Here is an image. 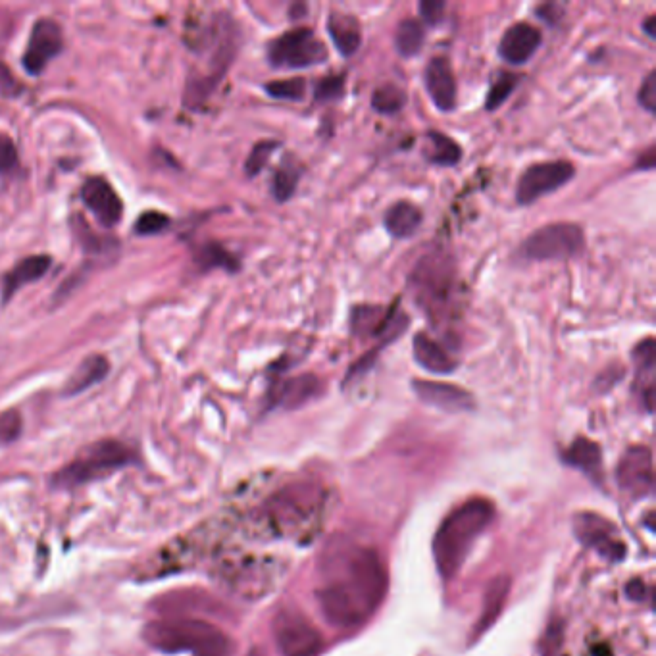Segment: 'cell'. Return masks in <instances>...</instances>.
Masks as SVG:
<instances>
[{
	"mask_svg": "<svg viewBox=\"0 0 656 656\" xmlns=\"http://www.w3.org/2000/svg\"><path fill=\"white\" fill-rule=\"evenodd\" d=\"M316 599L324 618L335 628L364 624L385 599L387 570L381 556L368 547H331L322 564Z\"/></svg>",
	"mask_w": 656,
	"mask_h": 656,
	"instance_id": "obj_1",
	"label": "cell"
},
{
	"mask_svg": "<svg viewBox=\"0 0 656 656\" xmlns=\"http://www.w3.org/2000/svg\"><path fill=\"white\" fill-rule=\"evenodd\" d=\"M495 518V506L487 499H472L453 510L433 539V558L437 572L453 580L466 562L476 539Z\"/></svg>",
	"mask_w": 656,
	"mask_h": 656,
	"instance_id": "obj_2",
	"label": "cell"
},
{
	"mask_svg": "<svg viewBox=\"0 0 656 656\" xmlns=\"http://www.w3.org/2000/svg\"><path fill=\"white\" fill-rule=\"evenodd\" d=\"M322 503L318 493L303 485L283 489L251 520V535L260 539L293 535L303 541L318 530Z\"/></svg>",
	"mask_w": 656,
	"mask_h": 656,
	"instance_id": "obj_3",
	"label": "cell"
},
{
	"mask_svg": "<svg viewBox=\"0 0 656 656\" xmlns=\"http://www.w3.org/2000/svg\"><path fill=\"white\" fill-rule=\"evenodd\" d=\"M143 639L152 649L168 655L231 656L233 643L220 628L195 618H174L151 622L143 630Z\"/></svg>",
	"mask_w": 656,
	"mask_h": 656,
	"instance_id": "obj_4",
	"label": "cell"
},
{
	"mask_svg": "<svg viewBox=\"0 0 656 656\" xmlns=\"http://www.w3.org/2000/svg\"><path fill=\"white\" fill-rule=\"evenodd\" d=\"M133 458L135 455L127 449L124 443L104 439V441L93 443L87 449H83L68 466H64L54 476L52 483L56 487L70 489L77 485H85L89 481L102 480V478L118 472L129 462H133Z\"/></svg>",
	"mask_w": 656,
	"mask_h": 656,
	"instance_id": "obj_5",
	"label": "cell"
},
{
	"mask_svg": "<svg viewBox=\"0 0 656 656\" xmlns=\"http://www.w3.org/2000/svg\"><path fill=\"white\" fill-rule=\"evenodd\" d=\"M583 249L585 233L581 226L572 222H555L528 235L518 249V256L526 262L570 260L583 253Z\"/></svg>",
	"mask_w": 656,
	"mask_h": 656,
	"instance_id": "obj_6",
	"label": "cell"
},
{
	"mask_svg": "<svg viewBox=\"0 0 656 656\" xmlns=\"http://www.w3.org/2000/svg\"><path fill=\"white\" fill-rule=\"evenodd\" d=\"M328 56V47L310 27L285 31L268 45V62L278 70L312 68L324 64Z\"/></svg>",
	"mask_w": 656,
	"mask_h": 656,
	"instance_id": "obj_7",
	"label": "cell"
},
{
	"mask_svg": "<svg viewBox=\"0 0 656 656\" xmlns=\"http://www.w3.org/2000/svg\"><path fill=\"white\" fill-rule=\"evenodd\" d=\"M351 333L354 337H374L378 349H387L397 343L399 337L408 329V316L399 306H378V304H356L351 310Z\"/></svg>",
	"mask_w": 656,
	"mask_h": 656,
	"instance_id": "obj_8",
	"label": "cell"
},
{
	"mask_svg": "<svg viewBox=\"0 0 656 656\" xmlns=\"http://www.w3.org/2000/svg\"><path fill=\"white\" fill-rule=\"evenodd\" d=\"M410 285L416 291L418 301L428 310L439 304H447L455 285L453 260L439 251L424 256L410 276Z\"/></svg>",
	"mask_w": 656,
	"mask_h": 656,
	"instance_id": "obj_9",
	"label": "cell"
},
{
	"mask_svg": "<svg viewBox=\"0 0 656 656\" xmlns=\"http://www.w3.org/2000/svg\"><path fill=\"white\" fill-rule=\"evenodd\" d=\"M222 576L241 595L256 599L266 595L276 585L281 576V566L274 558L228 560L222 566Z\"/></svg>",
	"mask_w": 656,
	"mask_h": 656,
	"instance_id": "obj_10",
	"label": "cell"
},
{
	"mask_svg": "<svg viewBox=\"0 0 656 656\" xmlns=\"http://www.w3.org/2000/svg\"><path fill=\"white\" fill-rule=\"evenodd\" d=\"M574 177H576V166L568 160L531 164L518 179L516 202L520 206H530L541 197L562 189Z\"/></svg>",
	"mask_w": 656,
	"mask_h": 656,
	"instance_id": "obj_11",
	"label": "cell"
},
{
	"mask_svg": "<svg viewBox=\"0 0 656 656\" xmlns=\"http://www.w3.org/2000/svg\"><path fill=\"white\" fill-rule=\"evenodd\" d=\"M274 635L283 656H316L324 647L322 633L295 610H283L279 614L274 622Z\"/></svg>",
	"mask_w": 656,
	"mask_h": 656,
	"instance_id": "obj_12",
	"label": "cell"
},
{
	"mask_svg": "<svg viewBox=\"0 0 656 656\" xmlns=\"http://www.w3.org/2000/svg\"><path fill=\"white\" fill-rule=\"evenodd\" d=\"M574 531L585 547L597 551L610 562H620L626 556V545L620 541L616 528L599 514H578L574 518Z\"/></svg>",
	"mask_w": 656,
	"mask_h": 656,
	"instance_id": "obj_13",
	"label": "cell"
},
{
	"mask_svg": "<svg viewBox=\"0 0 656 656\" xmlns=\"http://www.w3.org/2000/svg\"><path fill=\"white\" fill-rule=\"evenodd\" d=\"M64 49L62 29L49 18L39 20L29 35L27 49L24 52V68L29 76H39L49 66L52 58H56Z\"/></svg>",
	"mask_w": 656,
	"mask_h": 656,
	"instance_id": "obj_14",
	"label": "cell"
},
{
	"mask_svg": "<svg viewBox=\"0 0 656 656\" xmlns=\"http://www.w3.org/2000/svg\"><path fill=\"white\" fill-rule=\"evenodd\" d=\"M618 483L631 497L653 493V455L647 447H631L618 464Z\"/></svg>",
	"mask_w": 656,
	"mask_h": 656,
	"instance_id": "obj_15",
	"label": "cell"
},
{
	"mask_svg": "<svg viewBox=\"0 0 656 656\" xmlns=\"http://www.w3.org/2000/svg\"><path fill=\"white\" fill-rule=\"evenodd\" d=\"M412 389L420 401L445 412L456 414V412H470L476 408L474 395L455 383L414 379Z\"/></svg>",
	"mask_w": 656,
	"mask_h": 656,
	"instance_id": "obj_16",
	"label": "cell"
},
{
	"mask_svg": "<svg viewBox=\"0 0 656 656\" xmlns=\"http://www.w3.org/2000/svg\"><path fill=\"white\" fill-rule=\"evenodd\" d=\"M81 199L104 228H114L122 220L124 204L106 179L89 177L81 187Z\"/></svg>",
	"mask_w": 656,
	"mask_h": 656,
	"instance_id": "obj_17",
	"label": "cell"
},
{
	"mask_svg": "<svg viewBox=\"0 0 656 656\" xmlns=\"http://www.w3.org/2000/svg\"><path fill=\"white\" fill-rule=\"evenodd\" d=\"M324 389L322 379L314 374H303L295 378L283 379L278 383H272L268 393V406L270 408H285V410H297L312 399H316Z\"/></svg>",
	"mask_w": 656,
	"mask_h": 656,
	"instance_id": "obj_18",
	"label": "cell"
},
{
	"mask_svg": "<svg viewBox=\"0 0 656 656\" xmlns=\"http://www.w3.org/2000/svg\"><path fill=\"white\" fill-rule=\"evenodd\" d=\"M424 83L429 99L441 112H453L456 108V77L447 56H435L429 60L424 72Z\"/></svg>",
	"mask_w": 656,
	"mask_h": 656,
	"instance_id": "obj_19",
	"label": "cell"
},
{
	"mask_svg": "<svg viewBox=\"0 0 656 656\" xmlns=\"http://www.w3.org/2000/svg\"><path fill=\"white\" fill-rule=\"evenodd\" d=\"M541 43H543V35L537 27L531 26L528 22H518L506 29L499 43V54L508 64L522 66L537 52Z\"/></svg>",
	"mask_w": 656,
	"mask_h": 656,
	"instance_id": "obj_20",
	"label": "cell"
},
{
	"mask_svg": "<svg viewBox=\"0 0 656 656\" xmlns=\"http://www.w3.org/2000/svg\"><path fill=\"white\" fill-rule=\"evenodd\" d=\"M631 360L635 364V389L639 391V399L647 412H653L655 401V364L656 341L655 337H645L639 341L633 351Z\"/></svg>",
	"mask_w": 656,
	"mask_h": 656,
	"instance_id": "obj_21",
	"label": "cell"
},
{
	"mask_svg": "<svg viewBox=\"0 0 656 656\" xmlns=\"http://www.w3.org/2000/svg\"><path fill=\"white\" fill-rule=\"evenodd\" d=\"M412 353L420 368L428 370L429 374L449 376L458 368V360L445 351L441 343L431 339L428 333L418 331L412 339Z\"/></svg>",
	"mask_w": 656,
	"mask_h": 656,
	"instance_id": "obj_22",
	"label": "cell"
},
{
	"mask_svg": "<svg viewBox=\"0 0 656 656\" xmlns=\"http://www.w3.org/2000/svg\"><path fill=\"white\" fill-rule=\"evenodd\" d=\"M51 264V256H47V254L29 256V258H24L20 264H16L12 268V272H8V276L4 279L2 301L8 303L22 287H26L29 283L39 281V279L43 278L49 272Z\"/></svg>",
	"mask_w": 656,
	"mask_h": 656,
	"instance_id": "obj_23",
	"label": "cell"
},
{
	"mask_svg": "<svg viewBox=\"0 0 656 656\" xmlns=\"http://www.w3.org/2000/svg\"><path fill=\"white\" fill-rule=\"evenodd\" d=\"M328 33L335 49L343 56H353L362 45L360 24L353 14L333 10L328 16Z\"/></svg>",
	"mask_w": 656,
	"mask_h": 656,
	"instance_id": "obj_24",
	"label": "cell"
},
{
	"mask_svg": "<svg viewBox=\"0 0 656 656\" xmlns=\"http://www.w3.org/2000/svg\"><path fill=\"white\" fill-rule=\"evenodd\" d=\"M424 222L422 210L410 201H399L391 204L383 216V226L395 239L412 237Z\"/></svg>",
	"mask_w": 656,
	"mask_h": 656,
	"instance_id": "obj_25",
	"label": "cell"
},
{
	"mask_svg": "<svg viewBox=\"0 0 656 656\" xmlns=\"http://www.w3.org/2000/svg\"><path fill=\"white\" fill-rule=\"evenodd\" d=\"M108 372H110V364H108L106 356H102V354L87 356L77 366L76 372L66 381L64 395L74 397V395H79V393L91 389L93 385L101 383L102 379L108 376Z\"/></svg>",
	"mask_w": 656,
	"mask_h": 656,
	"instance_id": "obj_26",
	"label": "cell"
},
{
	"mask_svg": "<svg viewBox=\"0 0 656 656\" xmlns=\"http://www.w3.org/2000/svg\"><path fill=\"white\" fill-rule=\"evenodd\" d=\"M508 591H510V580L506 576H497L495 580L489 583V587L485 591L483 610H481L480 620H478V626H476V631H474V637H480L481 633H485V631L489 630L497 622V618L503 612Z\"/></svg>",
	"mask_w": 656,
	"mask_h": 656,
	"instance_id": "obj_27",
	"label": "cell"
},
{
	"mask_svg": "<svg viewBox=\"0 0 656 656\" xmlns=\"http://www.w3.org/2000/svg\"><path fill=\"white\" fill-rule=\"evenodd\" d=\"M303 172V164L293 154H287L281 160L278 170L274 172V177H272V195H274V199L278 202L291 201L297 187H299Z\"/></svg>",
	"mask_w": 656,
	"mask_h": 656,
	"instance_id": "obj_28",
	"label": "cell"
},
{
	"mask_svg": "<svg viewBox=\"0 0 656 656\" xmlns=\"http://www.w3.org/2000/svg\"><path fill=\"white\" fill-rule=\"evenodd\" d=\"M429 147L424 151V156L431 164L441 168H453L462 160V147L456 143L453 137L441 131H429Z\"/></svg>",
	"mask_w": 656,
	"mask_h": 656,
	"instance_id": "obj_29",
	"label": "cell"
},
{
	"mask_svg": "<svg viewBox=\"0 0 656 656\" xmlns=\"http://www.w3.org/2000/svg\"><path fill=\"white\" fill-rule=\"evenodd\" d=\"M564 460L574 466L580 468L581 472L595 476L601 472V462H603V455H601V447L585 437L576 439L570 449L564 453Z\"/></svg>",
	"mask_w": 656,
	"mask_h": 656,
	"instance_id": "obj_30",
	"label": "cell"
},
{
	"mask_svg": "<svg viewBox=\"0 0 656 656\" xmlns=\"http://www.w3.org/2000/svg\"><path fill=\"white\" fill-rule=\"evenodd\" d=\"M424 41H426V27L420 20L406 18L397 26L395 49L404 58L420 54L422 47H424Z\"/></svg>",
	"mask_w": 656,
	"mask_h": 656,
	"instance_id": "obj_31",
	"label": "cell"
},
{
	"mask_svg": "<svg viewBox=\"0 0 656 656\" xmlns=\"http://www.w3.org/2000/svg\"><path fill=\"white\" fill-rule=\"evenodd\" d=\"M197 262L202 270H226V272H237L239 270V260L235 254L229 253L220 243H208L201 247L197 254Z\"/></svg>",
	"mask_w": 656,
	"mask_h": 656,
	"instance_id": "obj_32",
	"label": "cell"
},
{
	"mask_svg": "<svg viewBox=\"0 0 656 656\" xmlns=\"http://www.w3.org/2000/svg\"><path fill=\"white\" fill-rule=\"evenodd\" d=\"M406 104V95L399 85L385 83L378 87L372 95V108L383 114V116H393L399 114Z\"/></svg>",
	"mask_w": 656,
	"mask_h": 656,
	"instance_id": "obj_33",
	"label": "cell"
},
{
	"mask_svg": "<svg viewBox=\"0 0 656 656\" xmlns=\"http://www.w3.org/2000/svg\"><path fill=\"white\" fill-rule=\"evenodd\" d=\"M518 83H520V76H516V74H508V72L499 74L489 87V93L485 99V110L495 112L501 104H505L510 99V95L514 93V89L518 87Z\"/></svg>",
	"mask_w": 656,
	"mask_h": 656,
	"instance_id": "obj_34",
	"label": "cell"
},
{
	"mask_svg": "<svg viewBox=\"0 0 656 656\" xmlns=\"http://www.w3.org/2000/svg\"><path fill=\"white\" fill-rule=\"evenodd\" d=\"M266 93L272 99H279V101H303L304 93H306V81L303 77H291V79H278V81H270L264 85Z\"/></svg>",
	"mask_w": 656,
	"mask_h": 656,
	"instance_id": "obj_35",
	"label": "cell"
},
{
	"mask_svg": "<svg viewBox=\"0 0 656 656\" xmlns=\"http://www.w3.org/2000/svg\"><path fill=\"white\" fill-rule=\"evenodd\" d=\"M279 147H281V141H274V139H264V141L256 143L253 151L249 154V158H247V162H245L247 176H258L268 166L272 154L278 151Z\"/></svg>",
	"mask_w": 656,
	"mask_h": 656,
	"instance_id": "obj_36",
	"label": "cell"
},
{
	"mask_svg": "<svg viewBox=\"0 0 656 656\" xmlns=\"http://www.w3.org/2000/svg\"><path fill=\"white\" fill-rule=\"evenodd\" d=\"M343 95H345V74L322 77L314 89L316 102L339 101L343 99Z\"/></svg>",
	"mask_w": 656,
	"mask_h": 656,
	"instance_id": "obj_37",
	"label": "cell"
},
{
	"mask_svg": "<svg viewBox=\"0 0 656 656\" xmlns=\"http://www.w3.org/2000/svg\"><path fill=\"white\" fill-rule=\"evenodd\" d=\"M170 226V218L162 212H145L137 218L133 231L141 237H151V235H158L164 229Z\"/></svg>",
	"mask_w": 656,
	"mask_h": 656,
	"instance_id": "obj_38",
	"label": "cell"
},
{
	"mask_svg": "<svg viewBox=\"0 0 656 656\" xmlns=\"http://www.w3.org/2000/svg\"><path fill=\"white\" fill-rule=\"evenodd\" d=\"M22 433V416L18 410H6L0 414V447L14 443Z\"/></svg>",
	"mask_w": 656,
	"mask_h": 656,
	"instance_id": "obj_39",
	"label": "cell"
},
{
	"mask_svg": "<svg viewBox=\"0 0 656 656\" xmlns=\"http://www.w3.org/2000/svg\"><path fill=\"white\" fill-rule=\"evenodd\" d=\"M445 10H447V2H443V0H422L418 4L422 24L429 27L439 26L443 22Z\"/></svg>",
	"mask_w": 656,
	"mask_h": 656,
	"instance_id": "obj_40",
	"label": "cell"
},
{
	"mask_svg": "<svg viewBox=\"0 0 656 656\" xmlns=\"http://www.w3.org/2000/svg\"><path fill=\"white\" fill-rule=\"evenodd\" d=\"M562 643H564V630H562V624H560V622L549 624V628H547L545 635H543V641H541V651H543V655L558 656L560 649H562Z\"/></svg>",
	"mask_w": 656,
	"mask_h": 656,
	"instance_id": "obj_41",
	"label": "cell"
},
{
	"mask_svg": "<svg viewBox=\"0 0 656 656\" xmlns=\"http://www.w3.org/2000/svg\"><path fill=\"white\" fill-rule=\"evenodd\" d=\"M637 101L641 104V108H645L649 114L656 112V72H649L647 77L643 79L639 93H637Z\"/></svg>",
	"mask_w": 656,
	"mask_h": 656,
	"instance_id": "obj_42",
	"label": "cell"
},
{
	"mask_svg": "<svg viewBox=\"0 0 656 656\" xmlns=\"http://www.w3.org/2000/svg\"><path fill=\"white\" fill-rule=\"evenodd\" d=\"M18 164V151L8 135H0V172H12Z\"/></svg>",
	"mask_w": 656,
	"mask_h": 656,
	"instance_id": "obj_43",
	"label": "cell"
},
{
	"mask_svg": "<svg viewBox=\"0 0 656 656\" xmlns=\"http://www.w3.org/2000/svg\"><path fill=\"white\" fill-rule=\"evenodd\" d=\"M624 374H626L624 366H620V364L608 366V368H605V372H601L599 378L595 379V389H599V391H603V393L610 391L616 383L622 381Z\"/></svg>",
	"mask_w": 656,
	"mask_h": 656,
	"instance_id": "obj_44",
	"label": "cell"
},
{
	"mask_svg": "<svg viewBox=\"0 0 656 656\" xmlns=\"http://www.w3.org/2000/svg\"><path fill=\"white\" fill-rule=\"evenodd\" d=\"M535 16L539 20H543L545 24L549 26H556L562 18H564V6L556 4V2H545V4H539L535 8Z\"/></svg>",
	"mask_w": 656,
	"mask_h": 656,
	"instance_id": "obj_45",
	"label": "cell"
},
{
	"mask_svg": "<svg viewBox=\"0 0 656 656\" xmlns=\"http://www.w3.org/2000/svg\"><path fill=\"white\" fill-rule=\"evenodd\" d=\"M22 91V85L10 74V70L0 64V95L4 97H18Z\"/></svg>",
	"mask_w": 656,
	"mask_h": 656,
	"instance_id": "obj_46",
	"label": "cell"
},
{
	"mask_svg": "<svg viewBox=\"0 0 656 656\" xmlns=\"http://www.w3.org/2000/svg\"><path fill=\"white\" fill-rule=\"evenodd\" d=\"M626 595L630 597L631 601H645L649 597V589L647 585L641 580H631L626 587Z\"/></svg>",
	"mask_w": 656,
	"mask_h": 656,
	"instance_id": "obj_47",
	"label": "cell"
},
{
	"mask_svg": "<svg viewBox=\"0 0 656 656\" xmlns=\"http://www.w3.org/2000/svg\"><path fill=\"white\" fill-rule=\"evenodd\" d=\"M639 168L645 170V172H649V170L655 168V147H649L647 151L639 156V160L635 164V170H639Z\"/></svg>",
	"mask_w": 656,
	"mask_h": 656,
	"instance_id": "obj_48",
	"label": "cell"
},
{
	"mask_svg": "<svg viewBox=\"0 0 656 656\" xmlns=\"http://www.w3.org/2000/svg\"><path fill=\"white\" fill-rule=\"evenodd\" d=\"M643 31H645V35H647L649 39H655L656 14H651V16H647V18H645V22H643Z\"/></svg>",
	"mask_w": 656,
	"mask_h": 656,
	"instance_id": "obj_49",
	"label": "cell"
}]
</instances>
